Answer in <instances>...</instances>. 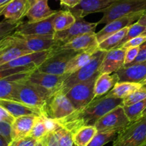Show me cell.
Masks as SVG:
<instances>
[{"label":"cell","mask_w":146,"mask_h":146,"mask_svg":"<svg viewBox=\"0 0 146 146\" xmlns=\"http://www.w3.org/2000/svg\"><path fill=\"white\" fill-rule=\"evenodd\" d=\"M123 99L113 98L106 95L97 97L88 105L61 119L56 120L61 126L66 128L73 135L81 128L86 125H95L104 115L123 104Z\"/></svg>","instance_id":"6da1fadb"},{"label":"cell","mask_w":146,"mask_h":146,"mask_svg":"<svg viewBox=\"0 0 146 146\" xmlns=\"http://www.w3.org/2000/svg\"><path fill=\"white\" fill-rule=\"evenodd\" d=\"M27 78L17 81L16 101L37 108L41 111V115H45L46 106L54 91L30 82Z\"/></svg>","instance_id":"7a4b0ae2"},{"label":"cell","mask_w":146,"mask_h":146,"mask_svg":"<svg viewBox=\"0 0 146 146\" xmlns=\"http://www.w3.org/2000/svg\"><path fill=\"white\" fill-rule=\"evenodd\" d=\"M107 51L98 50L93 58L84 66L76 72L68 75L64 82L55 90V92H61L66 94L73 86L79 83L84 82L89 79L95 74L98 72V68L104 60Z\"/></svg>","instance_id":"3957f363"},{"label":"cell","mask_w":146,"mask_h":146,"mask_svg":"<svg viewBox=\"0 0 146 146\" xmlns=\"http://www.w3.org/2000/svg\"><path fill=\"white\" fill-rule=\"evenodd\" d=\"M145 142L146 115H143L118 132L112 146H142Z\"/></svg>","instance_id":"277c9868"},{"label":"cell","mask_w":146,"mask_h":146,"mask_svg":"<svg viewBox=\"0 0 146 146\" xmlns=\"http://www.w3.org/2000/svg\"><path fill=\"white\" fill-rule=\"evenodd\" d=\"M144 11H146V0H118L104 11L98 23L108 24L116 19Z\"/></svg>","instance_id":"5b68a950"},{"label":"cell","mask_w":146,"mask_h":146,"mask_svg":"<svg viewBox=\"0 0 146 146\" xmlns=\"http://www.w3.org/2000/svg\"><path fill=\"white\" fill-rule=\"evenodd\" d=\"M99 74V72H97L89 79L73 86L66 94V96L72 103L76 110L86 106L95 98L94 86L96 80Z\"/></svg>","instance_id":"8992f818"},{"label":"cell","mask_w":146,"mask_h":146,"mask_svg":"<svg viewBox=\"0 0 146 146\" xmlns=\"http://www.w3.org/2000/svg\"><path fill=\"white\" fill-rule=\"evenodd\" d=\"M131 121L125 113L123 105L118 106L101 117L95 126L98 132H120Z\"/></svg>","instance_id":"52a82bcc"},{"label":"cell","mask_w":146,"mask_h":146,"mask_svg":"<svg viewBox=\"0 0 146 146\" xmlns=\"http://www.w3.org/2000/svg\"><path fill=\"white\" fill-rule=\"evenodd\" d=\"M51 57L46 60L37 69L41 72L63 75L70 60L81 51L71 49H56Z\"/></svg>","instance_id":"ba28073f"},{"label":"cell","mask_w":146,"mask_h":146,"mask_svg":"<svg viewBox=\"0 0 146 146\" xmlns=\"http://www.w3.org/2000/svg\"><path fill=\"white\" fill-rule=\"evenodd\" d=\"M17 44L21 48L32 52L46 51L59 46L54 36L21 35L13 34Z\"/></svg>","instance_id":"9c48e42d"},{"label":"cell","mask_w":146,"mask_h":146,"mask_svg":"<svg viewBox=\"0 0 146 146\" xmlns=\"http://www.w3.org/2000/svg\"><path fill=\"white\" fill-rule=\"evenodd\" d=\"M75 111L76 108L66 94L55 92L47 103L45 116L58 120L65 118Z\"/></svg>","instance_id":"30bf717a"},{"label":"cell","mask_w":146,"mask_h":146,"mask_svg":"<svg viewBox=\"0 0 146 146\" xmlns=\"http://www.w3.org/2000/svg\"><path fill=\"white\" fill-rule=\"evenodd\" d=\"M98 23H90L86 21L83 18H76V21L71 27L66 30L56 31L54 38L59 44L64 45L74 38L88 33L95 32Z\"/></svg>","instance_id":"8fae6325"},{"label":"cell","mask_w":146,"mask_h":146,"mask_svg":"<svg viewBox=\"0 0 146 146\" xmlns=\"http://www.w3.org/2000/svg\"><path fill=\"white\" fill-rule=\"evenodd\" d=\"M54 53V48H53L46 51L33 52L31 54H26L14 61L0 66V70L14 68V67H25V68H30L34 71L37 69L46 60L51 57Z\"/></svg>","instance_id":"7c38bea8"},{"label":"cell","mask_w":146,"mask_h":146,"mask_svg":"<svg viewBox=\"0 0 146 146\" xmlns=\"http://www.w3.org/2000/svg\"><path fill=\"white\" fill-rule=\"evenodd\" d=\"M145 11H140V12L129 14V15L116 19L106 24V27H104L101 31L96 33L98 43L100 44L103 41L108 38L110 36L115 34L125 27L132 25L135 21H138L141 19V17L145 14Z\"/></svg>","instance_id":"4fadbf2b"},{"label":"cell","mask_w":146,"mask_h":146,"mask_svg":"<svg viewBox=\"0 0 146 146\" xmlns=\"http://www.w3.org/2000/svg\"><path fill=\"white\" fill-rule=\"evenodd\" d=\"M56 14L49 18L35 22L23 23L14 34L21 35L54 36L56 31L54 27V20Z\"/></svg>","instance_id":"5bb4252c"},{"label":"cell","mask_w":146,"mask_h":146,"mask_svg":"<svg viewBox=\"0 0 146 146\" xmlns=\"http://www.w3.org/2000/svg\"><path fill=\"white\" fill-rule=\"evenodd\" d=\"M31 53L33 52L20 47L12 35L4 37L0 41V66Z\"/></svg>","instance_id":"9a60e30c"},{"label":"cell","mask_w":146,"mask_h":146,"mask_svg":"<svg viewBox=\"0 0 146 146\" xmlns=\"http://www.w3.org/2000/svg\"><path fill=\"white\" fill-rule=\"evenodd\" d=\"M118 0H81L75 7L68 8L76 18H84L89 14L104 12Z\"/></svg>","instance_id":"2e32d148"},{"label":"cell","mask_w":146,"mask_h":146,"mask_svg":"<svg viewBox=\"0 0 146 146\" xmlns=\"http://www.w3.org/2000/svg\"><path fill=\"white\" fill-rule=\"evenodd\" d=\"M125 49L123 48H113L107 51L98 68V72L109 74L116 73L125 64Z\"/></svg>","instance_id":"e0dca14e"},{"label":"cell","mask_w":146,"mask_h":146,"mask_svg":"<svg viewBox=\"0 0 146 146\" xmlns=\"http://www.w3.org/2000/svg\"><path fill=\"white\" fill-rule=\"evenodd\" d=\"M68 76V74L63 75H56V74H48V73L41 72L38 69L32 71L29 74L27 81L41 86L47 89L55 91L57 88L64 81V80Z\"/></svg>","instance_id":"ac0fdd59"},{"label":"cell","mask_w":146,"mask_h":146,"mask_svg":"<svg viewBox=\"0 0 146 146\" xmlns=\"http://www.w3.org/2000/svg\"><path fill=\"white\" fill-rule=\"evenodd\" d=\"M98 44L99 43L97 40L96 33L91 32L79 36L64 45L55 46L54 48L58 50L71 49L77 51H83L98 46Z\"/></svg>","instance_id":"d6986e66"},{"label":"cell","mask_w":146,"mask_h":146,"mask_svg":"<svg viewBox=\"0 0 146 146\" xmlns=\"http://www.w3.org/2000/svg\"><path fill=\"white\" fill-rule=\"evenodd\" d=\"M118 82L141 83L146 76V61L131 66H124L116 72Z\"/></svg>","instance_id":"ffe728a7"},{"label":"cell","mask_w":146,"mask_h":146,"mask_svg":"<svg viewBox=\"0 0 146 146\" xmlns=\"http://www.w3.org/2000/svg\"><path fill=\"white\" fill-rule=\"evenodd\" d=\"M29 9V0H12L0 7V14L5 19L19 21L26 17Z\"/></svg>","instance_id":"44dd1931"},{"label":"cell","mask_w":146,"mask_h":146,"mask_svg":"<svg viewBox=\"0 0 146 146\" xmlns=\"http://www.w3.org/2000/svg\"><path fill=\"white\" fill-rule=\"evenodd\" d=\"M37 115H29L18 117L11 125V136L13 141L29 136Z\"/></svg>","instance_id":"7402d4cb"},{"label":"cell","mask_w":146,"mask_h":146,"mask_svg":"<svg viewBox=\"0 0 146 146\" xmlns=\"http://www.w3.org/2000/svg\"><path fill=\"white\" fill-rule=\"evenodd\" d=\"M0 106L6 108L16 118L23 115H41L40 110L18 101L0 99Z\"/></svg>","instance_id":"603a6c76"},{"label":"cell","mask_w":146,"mask_h":146,"mask_svg":"<svg viewBox=\"0 0 146 146\" xmlns=\"http://www.w3.org/2000/svg\"><path fill=\"white\" fill-rule=\"evenodd\" d=\"M58 11L53 10L48 7V0H41L31 6L26 17L29 22H35L49 18Z\"/></svg>","instance_id":"cb8c5ba5"},{"label":"cell","mask_w":146,"mask_h":146,"mask_svg":"<svg viewBox=\"0 0 146 146\" xmlns=\"http://www.w3.org/2000/svg\"><path fill=\"white\" fill-rule=\"evenodd\" d=\"M119 81V77L116 73L112 75L109 74H100L96 78L94 86L95 98L102 96L109 92Z\"/></svg>","instance_id":"d4e9b609"},{"label":"cell","mask_w":146,"mask_h":146,"mask_svg":"<svg viewBox=\"0 0 146 146\" xmlns=\"http://www.w3.org/2000/svg\"><path fill=\"white\" fill-rule=\"evenodd\" d=\"M98 46L90 48V49L83 51L77 54L74 57H73L66 66L65 70V74H70L76 72L86 65L94 56V54L98 51Z\"/></svg>","instance_id":"484cf974"},{"label":"cell","mask_w":146,"mask_h":146,"mask_svg":"<svg viewBox=\"0 0 146 146\" xmlns=\"http://www.w3.org/2000/svg\"><path fill=\"white\" fill-rule=\"evenodd\" d=\"M142 86L143 85L141 83L128 82V81L118 82L115 86L106 95L113 98L124 99L138 91Z\"/></svg>","instance_id":"4316f807"},{"label":"cell","mask_w":146,"mask_h":146,"mask_svg":"<svg viewBox=\"0 0 146 146\" xmlns=\"http://www.w3.org/2000/svg\"><path fill=\"white\" fill-rule=\"evenodd\" d=\"M76 21V18L70 10L58 11L54 20V27L56 31H63L69 28Z\"/></svg>","instance_id":"83f0119b"},{"label":"cell","mask_w":146,"mask_h":146,"mask_svg":"<svg viewBox=\"0 0 146 146\" xmlns=\"http://www.w3.org/2000/svg\"><path fill=\"white\" fill-rule=\"evenodd\" d=\"M98 133L95 125H86L78 130L74 135L76 146H87Z\"/></svg>","instance_id":"f1b7e54d"},{"label":"cell","mask_w":146,"mask_h":146,"mask_svg":"<svg viewBox=\"0 0 146 146\" xmlns=\"http://www.w3.org/2000/svg\"><path fill=\"white\" fill-rule=\"evenodd\" d=\"M128 27L123 29L121 31H118L115 34L110 36L108 38L103 41L102 42L98 44V48L101 51H108L110 50H112L113 48H118L120 43L122 41L123 38H124L128 32Z\"/></svg>","instance_id":"f546056e"},{"label":"cell","mask_w":146,"mask_h":146,"mask_svg":"<svg viewBox=\"0 0 146 146\" xmlns=\"http://www.w3.org/2000/svg\"><path fill=\"white\" fill-rule=\"evenodd\" d=\"M48 133L49 132L48 131V129L46 126L42 115L37 116L35 123L33 125L32 129L30 132L29 136L39 141L41 139H43Z\"/></svg>","instance_id":"4dcf8cb0"},{"label":"cell","mask_w":146,"mask_h":146,"mask_svg":"<svg viewBox=\"0 0 146 146\" xmlns=\"http://www.w3.org/2000/svg\"><path fill=\"white\" fill-rule=\"evenodd\" d=\"M117 135L118 133L113 131L98 132L87 146H104L111 141H113Z\"/></svg>","instance_id":"1f68e13d"},{"label":"cell","mask_w":146,"mask_h":146,"mask_svg":"<svg viewBox=\"0 0 146 146\" xmlns=\"http://www.w3.org/2000/svg\"><path fill=\"white\" fill-rule=\"evenodd\" d=\"M125 109V113L129 118L130 121H133L141 116L143 112L146 108V98L136 103V104L131 105L130 106H123Z\"/></svg>","instance_id":"d6a6232c"},{"label":"cell","mask_w":146,"mask_h":146,"mask_svg":"<svg viewBox=\"0 0 146 146\" xmlns=\"http://www.w3.org/2000/svg\"><path fill=\"white\" fill-rule=\"evenodd\" d=\"M23 24L21 20L15 21V20L5 19L3 20L0 24V38H3L8 36L12 35L11 32L14 31L18 29V27Z\"/></svg>","instance_id":"836d02e7"},{"label":"cell","mask_w":146,"mask_h":146,"mask_svg":"<svg viewBox=\"0 0 146 146\" xmlns=\"http://www.w3.org/2000/svg\"><path fill=\"white\" fill-rule=\"evenodd\" d=\"M54 133L56 137L60 146H73L74 144L73 134L60 125L54 131Z\"/></svg>","instance_id":"e575fe53"},{"label":"cell","mask_w":146,"mask_h":146,"mask_svg":"<svg viewBox=\"0 0 146 146\" xmlns=\"http://www.w3.org/2000/svg\"><path fill=\"white\" fill-rule=\"evenodd\" d=\"M145 26L141 25V24H138V22H135L134 23V24H133L132 25L129 26V27H128V30L126 35H125V36H124V38H123L122 41L120 43L118 48H120V47L122 46L124 44H125V43H126L127 41H129V40L141 35L142 33L145 31Z\"/></svg>","instance_id":"d590c367"},{"label":"cell","mask_w":146,"mask_h":146,"mask_svg":"<svg viewBox=\"0 0 146 146\" xmlns=\"http://www.w3.org/2000/svg\"><path fill=\"white\" fill-rule=\"evenodd\" d=\"M145 98H146V84L143 85L141 88H139L138 91L131 94V96L124 98L123 104V106H130Z\"/></svg>","instance_id":"8d00e7d4"},{"label":"cell","mask_w":146,"mask_h":146,"mask_svg":"<svg viewBox=\"0 0 146 146\" xmlns=\"http://www.w3.org/2000/svg\"><path fill=\"white\" fill-rule=\"evenodd\" d=\"M0 135L5 138L9 143L12 142L11 124L4 121H0Z\"/></svg>","instance_id":"74e56055"},{"label":"cell","mask_w":146,"mask_h":146,"mask_svg":"<svg viewBox=\"0 0 146 146\" xmlns=\"http://www.w3.org/2000/svg\"><path fill=\"white\" fill-rule=\"evenodd\" d=\"M140 46L131 47L125 49V64L124 66L132 63L138 56L139 53Z\"/></svg>","instance_id":"f35d334b"},{"label":"cell","mask_w":146,"mask_h":146,"mask_svg":"<svg viewBox=\"0 0 146 146\" xmlns=\"http://www.w3.org/2000/svg\"><path fill=\"white\" fill-rule=\"evenodd\" d=\"M38 141L28 136L21 139L13 141L9 146H36Z\"/></svg>","instance_id":"ab89813d"},{"label":"cell","mask_w":146,"mask_h":146,"mask_svg":"<svg viewBox=\"0 0 146 146\" xmlns=\"http://www.w3.org/2000/svg\"><path fill=\"white\" fill-rule=\"evenodd\" d=\"M146 41V36L143 35H140L138 36L135 37V38H132V39L129 40L127 41L125 44H124L120 48H123L124 49H126L128 48H131V47H137L141 46L143 44H144Z\"/></svg>","instance_id":"60d3db41"},{"label":"cell","mask_w":146,"mask_h":146,"mask_svg":"<svg viewBox=\"0 0 146 146\" xmlns=\"http://www.w3.org/2000/svg\"><path fill=\"white\" fill-rule=\"evenodd\" d=\"M15 119L16 118H14L6 108L0 106V121H4L12 125Z\"/></svg>","instance_id":"b9f144b4"},{"label":"cell","mask_w":146,"mask_h":146,"mask_svg":"<svg viewBox=\"0 0 146 146\" xmlns=\"http://www.w3.org/2000/svg\"><path fill=\"white\" fill-rule=\"evenodd\" d=\"M146 61V41L144 43V44H143L141 46H140L139 53H138V56L136 57V58H135L132 63H131V64H127V65H125V66L133 65V64H138V63H141V62H143V61Z\"/></svg>","instance_id":"7bdbcfd3"},{"label":"cell","mask_w":146,"mask_h":146,"mask_svg":"<svg viewBox=\"0 0 146 146\" xmlns=\"http://www.w3.org/2000/svg\"><path fill=\"white\" fill-rule=\"evenodd\" d=\"M59 1H61V4L66 6L68 8H73L78 5L81 0H59Z\"/></svg>","instance_id":"ee69618b"},{"label":"cell","mask_w":146,"mask_h":146,"mask_svg":"<svg viewBox=\"0 0 146 146\" xmlns=\"http://www.w3.org/2000/svg\"><path fill=\"white\" fill-rule=\"evenodd\" d=\"M137 22H138V24H141V25L145 26L146 27V11H145V14H144L141 17V19H140L138 20Z\"/></svg>","instance_id":"f6af8a7d"},{"label":"cell","mask_w":146,"mask_h":146,"mask_svg":"<svg viewBox=\"0 0 146 146\" xmlns=\"http://www.w3.org/2000/svg\"><path fill=\"white\" fill-rule=\"evenodd\" d=\"M9 143L5 138L0 135V146H9Z\"/></svg>","instance_id":"bcb514c9"},{"label":"cell","mask_w":146,"mask_h":146,"mask_svg":"<svg viewBox=\"0 0 146 146\" xmlns=\"http://www.w3.org/2000/svg\"><path fill=\"white\" fill-rule=\"evenodd\" d=\"M12 0H0V7H2Z\"/></svg>","instance_id":"7dc6e473"},{"label":"cell","mask_w":146,"mask_h":146,"mask_svg":"<svg viewBox=\"0 0 146 146\" xmlns=\"http://www.w3.org/2000/svg\"><path fill=\"white\" fill-rule=\"evenodd\" d=\"M41 1V0H29V5H30V7H31L32 5H34L35 3H36L37 1Z\"/></svg>","instance_id":"c3c4849f"},{"label":"cell","mask_w":146,"mask_h":146,"mask_svg":"<svg viewBox=\"0 0 146 146\" xmlns=\"http://www.w3.org/2000/svg\"><path fill=\"white\" fill-rule=\"evenodd\" d=\"M141 84H142V85H145V84H146V76H145V78H144V79L142 81H141Z\"/></svg>","instance_id":"681fc988"},{"label":"cell","mask_w":146,"mask_h":146,"mask_svg":"<svg viewBox=\"0 0 146 146\" xmlns=\"http://www.w3.org/2000/svg\"><path fill=\"white\" fill-rule=\"evenodd\" d=\"M141 35H143V36H146V29H145V31L142 33V34H141Z\"/></svg>","instance_id":"f907efd6"},{"label":"cell","mask_w":146,"mask_h":146,"mask_svg":"<svg viewBox=\"0 0 146 146\" xmlns=\"http://www.w3.org/2000/svg\"><path fill=\"white\" fill-rule=\"evenodd\" d=\"M146 115V108L145 109V111H143V114H142V115Z\"/></svg>","instance_id":"816d5d0a"},{"label":"cell","mask_w":146,"mask_h":146,"mask_svg":"<svg viewBox=\"0 0 146 146\" xmlns=\"http://www.w3.org/2000/svg\"><path fill=\"white\" fill-rule=\"evenodd\" d=\"M142 146H146V142H145V143H144V144H143V145Z\"/></svg>","instance_id":"f5cc1de1"},{"label":"cell","mask_w":146,"mask_h":146,"mask_svg":"<svg viewBox=\"0 0 146 146\" xmlns=\"http://www.w3.org/2000/svg\"><path fill=\"white\" fill-rule=\"evenodd\" d=\"M36 146H38V143H37V144H36Z\"/></svg>","instance_id":"db71d44e"}]
</instances>
